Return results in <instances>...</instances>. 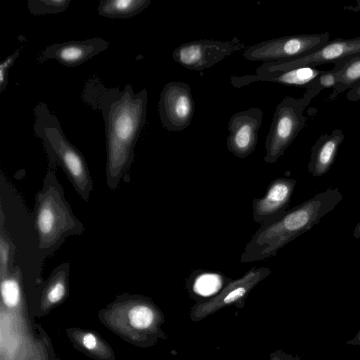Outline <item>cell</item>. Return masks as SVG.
I'll return each mask as SVG.
<instances>
[{
    "label": "cell",
    "instance_id": "23",
    "mask_svg": "<svg viewBox=\"0 0 360 360\" xmlns=\"http://www.w3.org/2000/svg\"><path fill=\"white\" fill-rule=\"evenodd\" d=\"M334 67L330 70H325L323 73L317 77L312 86L306 89L302 97L309 105L311 101L324 89L335 90L338 86L337 73L341 68L339 61L333 63Z\"/></svg>",
    "mask_w": 360,
    "mask_h": 360
},
{
    "label": "cell",
    "instance_id": "20",
    "mask_svg": "<svg viewBox=\"0 0 360 360\" xmlns=\"http://www.w3.org/2000/svg\"><path fill=\"white\" fill-rule=\"evenodd\" d=\"M22 271L14 266L9 274L0 277L1 302L8 308L17 307L22 301Z\"/></svg>",
    "mask_w": 360,
    "mask_h": 360
},
{
    "label": "cell",
    "instance_id": "6",
    "mask_svg": "<svg viewBox=\"0 0 360 360\" xmlns=\"http://www.w3.org/2000/svg\"><path fill=\"white\" fill-rule=\"evenodd\" d=\"M329 40L328 32L285 36L253 44L245 50L243 56L264 63L294 60L316 51Z\"/></svg>",
    "mask_w": 360,
    "mask_h": 360
},
{
    "label": "cell",
    "instance_id": "29",
    "mask_svg": "<svg viewBox=\"0 0 360 360\" xmlns=\"http://www.w3.org/2000/svg\"><path fill=\"white\" fill-rule=\"evenodd\" d=\"M345 8L352 10L354 12L360 11V0H356V6L355 7L347 6V7H345Z\"/></svg>",
    "mask_w": 360,
    "mask_h": 360
},
{
    "label": "cell",
    "instance_id": "9",
    "mask_svg": "<svg viewBox=\"0 0 360 360\" xmlns=\"http://www.w3.org/2000/svg\"><path fill=\"white\" fill-rule=\"evenodd\" d=\"M359 51H360V37L352 39L337 38L329 40L318 50L304 57L294 60L265 62L256 70L272 72L304 66L316 68L325 63H334Z\"/></svg>",
    "mask_w": 360,
    "mask_h": 360
},
{
    "label": "cell",
    "instance_id": "22",
    "mask_svg": "<svg viewBox=\"0 0 360 360\" xmlns=\"http://www.w3.org/2000/svg\"><path fill=\"white\" fill-rule=\"evenodd\" d=\"M4 210L0 211V277L9 274L13 268L16 245L10 238L6 229Z\"/></svg>",
    "mask_w": 360,
    "mask_h": 360
},
{
    "label": "cell",
    "instance_id": "11",
    "mask_svg": "<svg viewBox=\"0 0 360 360\" xmlns=\"http://www.w3.org/2000/svg\"><path fill=\"white\" fill-rule=\"evenodd\" d=\"M297 181L278 177L270 182L265 195L252 201L253 219L260 224L281 217L288 210Z\"/></svg>",
    "mask_w": 360,
    "mask_h": 360
},
{
    "label": "cell",
    "instance_id": "3",
    "mask_svg": "<svg viewBox=\"0 0 360 360\" xmlns=\"http://www.w3.org/2000/svg\"><path fill=\"white\" fill-rule=\"evenodd\" d=\"M34 223L39 249L45 257L56 252L68 236L84 232L53 169L46 172L42 188L35 196Z\"/></svg>",
    "mask_w": 360,
    "mask_h": 360
},
{
    "label": "cell",
    "instance_id": "25",
    "mask_svg": "<svg viewBox=\"0 0 360 360\" xmlns=\"http://www.w3.org/2000/svg\"><path fill=\"white\" fill-rule=\"evenodd\" d=\"M20 51H15L13 54L8 56L0 64V92H3L8 84V72L18 58Z\"/></svg>",
    "mask_w": 360,
    "mask_h": 360
},
{
    "label": "cell",
    "instance_id": "18",
    "mask_svg": "<svg viewBox=\"0 0 360 360\" xmlns=\"http://www.w3.org/2000/svg\"><path fill=\"white\" fill-rule=\"evenodd\" d=\"M150 0H102L97 11L108 18H129L142 12L150 4Z\"/></svg>",
    "mask_w": 360,
    "mask_h": 360
},
{
    "label": "cell",
    "instance_id": "16",
    "mask_svg": "<svg viewBox=\"0 0 360 360\" xmlns=\"http://www.w3.org/2000/svg\"><path fill=\"white\" fill-rule=\"evenodd\" d=\"M70 263L63 262L55 268L47 280L42 293L41 303L49 307L61 302L68 290Z\"/></svg>",
    "mask_w": 360,
    "mask_h": 360
},
{
    "label": "cell",
    "instance_id": "5",
    "mask_svg": "<svg viewBox=\"0 0 360 360\" xmlns=\"http://www.w3.org/2000/svg\"><path fill=\"white\" fill-rule=\"evenodd\" d=\"M308 106L304 100L285 97L276 106L265 141L264 161L277 162L305 125L304 111Z\"/></svg>",
    "mask_w": 360,
    "mask_h": 360
},
{
    "label": "cell",
    "instance_id": "8",
    "mask_svg": "<svg viewBox=\"0 0 360 360\" xmlns=\"http://www.w3.org/2000/svg\"><path fill=\"white\" fill-rule=\"evenodd\" d=\"M158 110L165 129L172 131L186 129L195 112V101L189 84L181 82L166 84L160 93Z\"/></svg>",
    "mask_w": 360,
    "mask_h": 360
},
{
    "label": "cell",
    "instance_id": "4",
    "mask_svg": "<svg viewBox=\"0 0 360 360\" xmlns=\"http://www.w3.org/2000/svg\"><path fill=\"white\" fill-rule=\"evenodd\" d=\"M33 129L42 141L51 167L59 165L84 202L93 191V181L82 153L65 137L60 122L44 102L34 109Z\"/></svg>",
    "mask_w": 360,
    "mask_h": 360
},
{
    "label": "cell",
    "instance_id": "19",
    "mask_svg": "<svg viewBox=\"0 0 360 360\" xmlns=\"http://www.w3.org/2000/svg\"><path fill=\"white\" fill-rule=\"evenodd\" d=\"M338 61L340 63L341 68L337 73V88L328 98L331 101L340 93L349 90L360 83V51Z\"/></svg>",
    "mask_w": 360,
    "mask_h": 360
},
{
    "label": "cell",
    "instance_id": "27",
    "mask_svg": "<svg viewBox=\"0 0 360 360\" xmlns=\"http://www.w3.org/2000/svg\"><path fill=\"white\" fill-rule=\"evenodd\" d=\"M346 98L352 102L360 101V83L349 90Z\"/></svg>",
    "mask_w": 360,
    "mask_h": 360
},
{
    "label": "cell",
    "instance_id": "14",
    "mask_svg": "<svg viewBox=\"0 0 360 360\" xmlns=\"http://www.w3.org/2000/svg\"><path fill=\"white\" fill-rule=\"evenodd\" d=\"M268 267H253L242 277L229 282L213 299L201 305L211 311L224 305L243 300L251 290L271 274Z\"/></svg>",
    "mask_w": 360,
    "mask_h": 360
},
{
    "label": "cell",
    "instance_id": "15",
    "mask_svg": "<svg viewBox=\"0 0 360 360\" xmlns=\"http://www.w3.org/2000/svg\"><path fill=\"white\" fill-rule=\"evenodd\" d=\"M345 139L342 131L335 129L320 136L311 148L308 171L314 177L326 174L333 166L339 148Z\"/></svg>",
    "mask_w": 360,
    "mask_h": 360
},
{
    "label": "cell",
    "instance_id": "2",
    "mask_svg": "<svg viewBox=\"0 0 360 360\" xmlns=\"http://www.w3.org/2000/svg\"><path fill=\"white\" fill-rule=\"evenodd\" d=\"M342 198L338 188H329L288 210L275 220L261 224L245 245L240 262H253L275 257L281 248L319 224Z\"/></svg>",
    "mask_w": 360,
    "mask_h": 360
},
{
    "label": "cell",
    "instance_id": "10",
    "mask_svg": "<svg viewBox=\"0 0 360 360\" xmlns=\"http://www.w3.org/2000/svg\"><path fill=\"white\" fill-rule=\"evenodd\" d=\"M262 118L263 112L257 107L233 114L228 123V150L241 159L252 154L257 146Z\"/></svg>",
    "mask_w": 360,
    "mask_h": 360
},
{
    "label": "cell",
    "instance_id": "12",
    "mask_svg": "<svg viewBox=\"0 0 360 360\" xmlns=\"http://www.w3.org/2000/svg\"><path fill=\"white\" fill-rule=\"evenodd\" d=\"M325 70L316 68L304 66L272 72L257 71L255 75L231 76V84L235 88H241L257 82H270L285 86L310 88L318 76Z\"/></svg>",
    "mask_w": 360,
    "mask_h": 360
},
{
    "label": "cell",
    "instance_id": "7",
    "mask_svg": "<svg viewBox=\"0 0 360 360\" xmlns=\"http://www.w3.org/2000/svg\"><path fill=\"white\" fill-rule=\"evenodd\" d=\"M245 46L236 37L226 41L200 39L179 46L173 51L172 58L187 69L202 71Z\"/></svg>",
    "mask_w": 360,
    "mask_h": 360
},
{
    "label": "cell",
    "instance_id": "1",
    "mask_svg": "<svg viewBox=\"0 0 360 360\" xmlns=\"http://www.w3.org/2000/svg\"><path fill=\"white\" fill-rule=\"evenodd\" d=\"M87 86L85 99L101 111L104 120L106 184L115 191L130 179L134 148L146 122L148 93L145 89L135 93L131 84L122 90L96 83Z\"/></svg>",
    "mask_w": 360,
    "mask_h": 360
},
{
    "label": "cell",
    "instance_id": "24",
    "mask_svg": "<svg viewBox=\"0 0 360 360\" xmlns=\"http://www.w3.org/2000/svg\"><path fill=\"white\" fill-rule=\"evenodd\" d=\"M70 0H29L27 9L34 15L56 14L65 11Z\"/></svg>",
    "mask_w": 360,
    "mask_h": 360
},
{
    "label": "cell",
    "instance_id": "17",
    "mask_svg": "<svg viewBox=\"0 0 360 360\" xmlns=\"http://www.w3.org/2000/svg\"><path fill=\"white\" fill-rule=\"evenodd\" d=\"M232 280L221 272L202 269L194 271L188 279L192 292L202 297L218 294Z\"/></svg>",
    "mask_w": 360,
    "mask_h": 360
},
{
    "label": "cell",
    "instance_id": "26",
    "mask_svg": "<svg viewBox=\"0 0 360 360\" xmlns=\"http://www.w3.org/2000/svg\"><path fill=\"white\" fill-rule=\"evenodd\" d=\"M82 345L90 351H96L100 347V342L97 337L91 333H85L81 337Z\"/></svg>",
    "mask_w": 360,
    "mask_h": 360
},
{
    "label": "cell",
    "instance_id": "28",
    "mask_svg": "<svg viewBox=\"0 0 360 360\" xmlns=\"http://www.w3.org/2000/svg\"><path fill=\"white\" fill-rule=\"evenodd\" d=\"M353 236L356 239H359L360 238V221H359L354 227Z\"/></svg>",
    "mask_w": 360,
    "mask_h": 360
},
{
    "label": "cell",
    "instance_id": "21",
    "mask_svg": "<svg viewBox=\"0 0 360 360\" xmlns=\"http://www.w3.org/2000/svg\"><path fill=\"white\" fill-rule=\"evenodd\" d=\"M125 303L129 308V322L134 328L146 330L154 324L155 310L151 303L141 298L129 300Z\"/></svg>",
    "mask_w": 360,
    "mask_h": 360
},
{
    "label": "cell",
    "instance_id": "13",
    "mask_svg": "<svg viewBox=\"0 0 360 360\" xmlns=\"http://www.w3.org/2000/svg\"><path fill=\"white\" fill-rule=\"evenodd\" d=\"M109 46V42L101 37L69 41L47 46L42 56L46 59H55L63 65L72 68L84 63L106 50Z\"/></svg>",
    "mask_w": 360,
    "mask_h": 360
}]
</instances>
